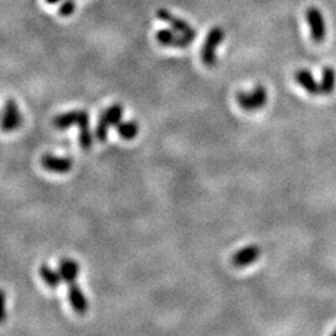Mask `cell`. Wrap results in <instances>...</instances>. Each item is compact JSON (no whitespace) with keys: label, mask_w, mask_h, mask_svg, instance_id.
<instances>
[{"label":"cell","mask_w":336,"mask_h":336,"mask_svg":"<svg viewBox=\"0 0 336 336\" xmlns=\"http://www.w3.org/2000/svg\"><path fill=\"white\" fill-rule=\"evenodd\" d=\"M123 115V107L120 104H114L106 109L101 114L100 118H98L97 126H96L95 132V139L98 142H106L107 136H109V129L112 126H116L121 122V118Z\"/></svg>","instance_id":"1"},{"label":"cell","mask_w":336,"mask_h":336,"mask_svg":"<svg viewBox=\"0 0 336 336\" xmlns=\"http://www.w3.org/2000/svg\"><path fill=\"white\" fill-rule=\"evenodd\" d=\"M237 103L244 111H258V110L263 109L268 103V91L264 86L258 85L252 92L237 93Z\"/></svg>","instance_id":"2"},{"label":"cell","mask_w":336,"mask_h":336,"mask_svg":"<svg viewBox=\"0 0 336 336\" xmlns=\"http://www.w3.org/2000/svg\"><path fill=\"white\" fill-rule=\"evenodd\" d=\"M223 39H224V31L222 30V27L214 26L208 32L206 43L203 44V48L200 50V59H202L203 64L208 68L217 65V48Z\"/></svg>","instance_id":"3"},{"label":"cell","mask_w":336,"mask_h":336,"mask_svg":"<svg viewBox=\"0 0 336 336\" xmlns=\"http://www.w3.org/2000/svg\"><path fill=\"white\" fill-rule=\"evenodd\" d=\"M23 123V116L19 110L18 104L14 100H8L4 104L2 118H0V129L5 133L16 131Z\"/></svg>","instance_id":"4"},{"label":"cell","mask_w":336,"mask_h":336,"mask_svg":"<svg viewBox=\"0 0 336 336\" xmlns=\"http://www.w3.org/2000/svg\"><path fill=\"white\" fill-rule=\"evenodd\" d=\"M307 20L310 27V35L314 43L320 44L326 37V23L320 10L311 7L307 10Z\"/></svg>","instance_id":"5"},{"label":"cell","mask_w":336,"mask_h":336,"mask_svg":"<svg viewBox=\"0 0 336 336\" xmlns=\"http://www.w3.org/2000/svg\"><path fill=\"white\" fill-rule=\"evenodd\" d=\"M86 121H90L89 112L85 110H75V111L64 112L55 116L52 120V126L57 129H68L75 125L80 126Z\"/></svg>","instance_id":"6"},{"label":"cell","mask_w":336,"mask_h":336,"mask_svg":"<svg viewBox=\"0 0 336 336\" xmlns=\"http://www.w3.org/2000/svg\"><path fill=\"white\" fill-rule=\"evenodd\" d=\"M157 18H158L159 20L167 23L168 25L175 30V31L186 35V37L191 38L192 40H194L195 37H197V31H195L193 27L189 25L187 21L182 20V19L177 18V16L172 15V14L166 9H159L158 12H157Z\"/></svg>","instance_id":"7"},{"label":"cell","mask_w":336,"mask_h":336,"mask_svg":"<svg viewBox=\"0 0 336 336\" xmlns=\"http://www.w3.org/2000/svg\"><path fill=\"white\" fill-rule=\"evenodd\" d=\"M156 39L161 45L163 46H172V48L178 49H186L192 44L191 38L186 37V35L180 34V32L175 31V30L162 29L157 31Z\"/></svg>","instance_id":"8"},{"label":"cell","mask_w":336,"mask_h":336,"mask_svg":"<svg viewBox=\"0 0 336 336\" xmlns=\"http://www.w3.org/2000/svg\"><path fill=\"white\" fill-rule=\"evenodd\" d=\"M41 167L44 170L52 173H68L73 170V159L68 157L54 156L51 153H46L40 159Z\"/></svg>","instance_id":"9"},{"label":"cell","mask_w":336,"mask_h":336,"mask_svg":"<svg viewBox=\"0 0 336 336\" xmlns=\"http://www.w3.org/2000/svg\"><path fill=\"white\" fill-rule=\"evenodd\" d=\"M260 254L261 250L258 246H248L234 253L230 261L236 268H246L250 264L255 263L260 258Z\"/></svg>","instance_id":"10"},{"label":"cell","mask_w":336,"mask_h":336,"mask_svg":"<svg viewBox=\"0 0 336 336\" xmlns=\"http://www.w3.org/2000/svg\"><path fill=\"white\" fill-rule=\"evenodd\" d=\"M68 296L69 303H70L71 308H73L75 313L80 314V315H84V314L87 313V310H89V300H87L84 291L81 290V288L76 283L69 285Z\"/></svg>","instance_id":"11"},{"label":"cell","mask_w":336,"mask_h":336,"mask_svg":"<svg viewBox=\"0 0 336 336\" xmlns=\"http://www.w3.org/2000/svg\"><path fill=\"white\" fill-rule=\"evenodd\" d=\"M59 272L61 280L68 285L76 283L80 274V265L76 260L73 259H62L59 263Z\"/></svg>","instance_id":"12"},{"label":"cell","mask_w":336,"mask_h":336,"mask_svg":"<svg viewBox=\"0 0 336 336\" xmlns=\"http://www.w3.org/2000/svg\"><path fill=\"white\" fill-rule=\"evenodd\" d=\"M295 80L297 84L310 95L320 93V84L314 79L313 74L309 70H297L295 73Z\"/></svg>","instance_id":"13"},{"label":"cell","mask_w":336,"mask_h":336,"mask_svg":"<svg viewBox=\"0 0 336 336\" xmlns=\"http://www.w3.org/2000/svg\"><path fill=\"white\" fill-rule=\"evenodd\" d=\"M336 86V71L330 66L324 68L321 73L320 81V93L323 95H330L335 90Z\"/></svg>","instance_id":"14"},{"label":"cell","mask_w":336,"mask_h":336,"mask_svg":"<svg viewBox=\"0 0 336 336\" xmlns=\"http://www.w3.org/2000/svg\"><path fill=\"white\" fill-rule=\"evenodd\" d=\"M39 274L41 279H43V282L50 289H57L62 282L59 272H55L54 269H51L50 266L46 265V264H43V265L40 266Z\"/></svg>","instance_id":"15"},{"label":"cell","mask_w":336,"mask_h":336,"mask_svg":"<svg viewBox=\"0 0 336 336\" xmlns=\"http://www.w3.org/2000/svg\"><path fill=\"white\" fill-rule=\"evenodd\" d=\"M116 129L121 139L129 141V140H133L139 135L140 126L136 121H125V122L118 123Z\"/></svg>","instance_id":"16"},{"label":"cell","mask_w":336,"mask_h":336,"mask_svg":"<svg viewBox=\"0 0 336 336\" xmlns=\"http://www.w3.org/2000/svg\"><path fill=\"white\" fill-rule=\"evenodd\" d=\"M80 131H79V142L80 146H81L82 150L89 151L91 147H92L93 141H95V135L92 133L90 128V121H86V122L81 123L79 126Z\"/></svg>","instance_id":"17"},{"label":"cell","mask_w":336,"mask_h":336,"mask_svg":"<svg viewBox=\"0 0 336 336\" xmlns=\"http://www.w3.org/2000/svg\"><path fill=\"white\" fill-rule=\"evenodd\" d=\"M76 9V3L75 0H65L61 4L59 9V14L62 16H70L71 14L75 12Z\"/></svg>","instance_id":"18"},{"label":"cell","mask_w":336,"mask_h":336,"mask_svg":"<svg viewBox=\"0 0 336 336\" xmlns=\"http://www.w3.org/2000/svg\"><path fill=\"white\" fill-rule=\"evenodd\" d=\"M7 294L3 289H0V324H4L7 321Z\"/></svg>","instance_id":"19"},{"label":"cell","mask_w":336,"mask_h":336,"mask_svg":"<svg viewBox=\"0 0 336 336\" xmlns=\"http://www.w3.org/2000/svg\"><path fill=\"white\" fill-rule=\"evenodd\" d=\"M45 2H46V3H48V4H50V5H52V4H56V3H59V2H61V0H45Z\"/></svg>","instance_id":"20"},{"label":"cell","mask_w":336,"mask_h":336,"mask_svg":"<svg viewBox=\"0 0 336 336\" xmlns=\"http://www.w3.org/2000/svg\"><path fill=\"white\" fill-rule=\"evenodd\" d=\"M332 335L336 336V330H335V331H332Z\"/></svg>","instance_id":"21"},{"label":"cell","mask_w":336,"mask_h":336,"mask_svg":"<svg viewBox=\"0 0 336 336\" xmlns=\"http://www.w3.org/2000/svg\"><path fill=\"white\" fill-rule=\"evenodd\" d=\"M0 118H2V114H0Z\"/></svg>","instance_id":"22"}]
</instances>
